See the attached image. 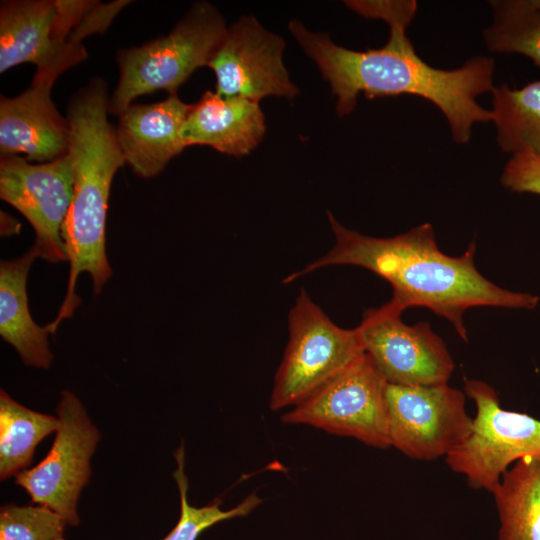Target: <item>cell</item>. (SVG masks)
I'll list each match as a JSON object with an SVG mask.
<instances>
[{
    "label": "cell",
    "instance_id": "1",
    "mask_svg": "<svg viewBox=\"0 0 540 540\" xmlns=\"http://www.w3.org/2000/svg\"><path fill=\"white\" fill-rule=\"evenodd\" d=\"M288 29L328 81L339 117L353 111L359 94L368 99L408 94L434 104L459 144L471 139L476 123L492 121L491 110L477 102L479 95L495 87L492 57L475 56L459 68L445 70L427 64L416 53L404 27H390L383 47L365 51L339 46L327 34L312 32L296 19Z\"/></svg>",
    "mask_w": 540,
    "mask_h": 540
},
{
    "label": "cell",
    "instance_id": "2",
    "mask_svg": "<svg viewBox=\"0 0 540 540\" xmlns=\"http://www.w3.org/2000/svg\"><path fill=\"white\" fill-rule=\"evenodd\" d=\"M335 244L324 256L284 278L288 284L313 271L331 265H353L368 269L387 280L393 294L389 300L404 311L426 307L448 320L465 341L464 314L476 306L534 309L539 297L504 289L484 277L476 268V246L472 242L460 256H449L436 243L430 223L406 233L378 238L344 227L327 212Z\"/></svg>",
    "mask_w": 540,
    "mask_h": 540
},
{
    "label": "cell",
    "instance_id": "3",
    "mask_svg": "<svg viewBox=\"0 0 540 540\" xmlns=\"http://www.w3.org/2000/svg\"><path fill=\"white\" fill-rule=\"evenodd\" d=\"M108 89L101 77H93L70 98L67 154L73 172V197L62 226V239L69 262L64 300L55 319L46 325L54 334L60 323L71 318L81 303L76 293L78 277L86 272L93 291L101 292L112 275L106 256L105 229L113 178L125 162L115 126L108 120Z\"/></svg>",
    "mask_w": 540,
    "mask_h": 540
},
{
    "label": "cell",
    "instance_id": "4",
    "mask_svg": "<svg viewBox=\"0 0 540 540\" xmlns=\"http://www.w3.org/2000/svg\"><path fill=\"white\" fill-rule=\"evenodd\" d=\"M228 27L209 2L192 4L166 35L143 45L118 50L119 80L109 98V114L121 115L137 97L178 88L198 68L208 66Z\"/></svg>",
    "mask_w": 540,
    "mask_h": 540
},
{
    "label": "cell",
    "instance_id": "5",
    "mask_svg": "<svg viewBox=\"0 0 540 540\" xmlns=\"http://www.w3.org/2000/svg\"><path fill=\"white\" fill-rule=\"evenodd\" d=\"M288 329L270 397L273 411L308 399L365 354L355 328L336 325L304 289L290 310Z\"/></svg>",
    "mask_w": 540,
    "mask_h": 540
},
{
    "label": "cell",
    "instance_id": "6",
    "mask_svg": "<svg viewBox=\"0 0 540 540\" xmlns=\"http://www.w3.org/2000/svg\"><path fill=\"white\" fill-rule=\"evenodd\" d=\"M464 392L476 406L472 431L445 460L471 488L491 492L518 460H540V419L503 409L496 390L484 381L465 379Z\"/></svg>",
    "mask_w": 540,
    "mask_h": 540
},
{
    "label": "cell",
    "instance_id": "7",
    "mask_svg": "<svg viewBox=\"0 0 540 540\" xmlns=\"http://www.w3.org/2000/svg\"><path fill=\"white\" fill-rule=\"evenodd\" d=\"M56 412L59 426L50 451L38 465L18 473L15 482L34 504L55 512L66 526H77L78 499L92 474L90 459L100 432L69 390L61 392Z\"/></svg>",
    "mask_w": 540,
    "mask_h": 540
},
{
    "label": "cell",
    "instance_id": "8",
    "mask_svg": "<svg viewBox=\"0 0 540 540\" xmlns=\"http://www.w3.org/2000/svg\"><path fill=\"white\" fill-rule=\"evenodd\" d=\"M390 447L405 456L430 461L448 456L473 427L464 393L446 384L386 386Z\"/></svg>",
    "mask_w": 540,
    "mask_h": 540
},
{
    "label": "cell",
    "instance_id": "9",
    "mask_svg": "<svg viewBox=\"0 0 540 540\" xmlns=\"http://www.w3.org/2000/svg\"><path fill=\"white\" fill-rule=\"evenodd\" d=\"M387 382L364 354L314 395L294 406L281 420L306 424L364 444L390 447L386 407Z\"/></svg>",
    "mask_w": 540,
    "mask_h": 540
},
{
    "label": "cell",
    "instance_id": "10",
    "mask_svg": "<svg viewBox=\"0 0 540 540\" xmlns=\"http://www.w3.org/2000/svg\"><path fill=\"white\" fill-rule=\"evenodd\" d=\"M402 313L390 301L364 313L355 330L365 354L388 384L448 383L455 364L444 341L427 322L404 323Z\"/></svg>",
    "mask_w": 540,
    "mask_h": 540
},
{
    "label": "cell",
    "instance_id": "11",
    "mask_svg": "<svg viewBox=\"0 0 540 540\" xmlns=\"http://www.w3.org/2000/svg\"><path fill=\"white\" fill-rule=\"evenodd\" d=\"M68 154L32 164L20 155L0 157V197L18 210L35 232L32 246L47 262L67 261L62 226L73 197Z\"/></svg>",
    "mask_w": 540,
    "mask_h": 540
},
{
    "label": "cell",
    "instance_id": "12",
    "mask_svg": "<svg viewBox=\"0 0 540 540\" xmlns=\"http://www.w3.org/2000/svg\"><path fill=\"white\" fill-rule=\"evenodd\" d=\"M285 41L250 15L228 27L211 58L215 92L222 97L242 96L260 101L266 96L294 99L299 93L283 63Z\"/></svg>",
    "mask_w": 540,
    "mask_h": 540
},
{
    "label": "cell",
    "instance_id": "13",
    "mask_svg": "<svg viewBox=\"0 0 540 540\" xmlns=\"http://www.w3.org/2000/svg\"><path fill=\"white\" fill-rule=\"evenodd\" d=\"M56 0H7L0 5V73L23 63L56 80L85 60L82 44L57 39Z\"/></svg>",
    "mask_w": 540,
    "mask_h": 540
},
{
    "label": "cell",
    "instance_id": "14",
    "mask_svg": "<svg viewBox=\"0 0 540 540\" xmlns=\"http://www.w3.org/2000/svg\"><path fill=\"white\" fill-rule=\"evenodd\" d=\"M54 83L35 73L30 86L19 95H1V155L24 154L27 160L44 163L67 154L69 124L52 100Z\"/></svg>",
    "mask_w": 540,
    "mask_h": 540
},
{
    "label": "cell",
    "instance_id": "15",
    "mask_svg": "<svg viewBox=\"0 0 540 540\" xmlns=\"http://www.w3.org/2000/svg\"><path fill=\"white\" fill-rule=\"evenodd\" d=\"M191 106L174 94L152 104H131L118 116L116 137L136 175L157 176L186 148L181 131Z\"/></svg>",
    "mask_w": 540,
    "mask_h": 540
},
{
    "label": "cell",
    "instance_id": "16",
    "mask_svg": "<svg viewBox=\"0 0 540 540\" xmlns=\"http://www.w3.org/2000/svg\"><path fill=\"white\" fill-rule=\"evenodd\" d=\"M265 132V117L258 101L242 96L222 97L208 90L192 104L181 136L186 147L207 145L242 157L262 141Z\"/></svg>",
    "mask_w": 540,
    "mask_h": 540
},
{
    "label": "cell",
    "instance_id": "17",
    "mask_svg": "<svg viewBox=\"0 0 540 540\" xmlns=\"http://www.w3.org/2000/svg\"><path fill=\"white\" fill-rule=\"evenodd\" d=\"M37 257L31 247L24 255L0 264V335L18 352L25 365L47 369L53 361L46 326L32 318L27 278Z\"/></svg>",
    "mask_w": 540,
    "mask_h": 540
},
{
    "label": "cell",
    "instance_id": "18",
    "mask_svg": "<svg viewBox=\"0 0 540 540\" xmlns=\"http://www.w3.org/2000/svg\"><path fill=\"white\" fill-rule=\"evenodd\" d=\"M498 540H540V460L515 462L492 489Z\"/></svg>",
    "mask_w": 540,
    "mask_h": 540
},
{
    "label": "cell",
    "instance_id": "19",
    "mask_svg": "<svg viewBox=\"0 0 540 540\" xmlns=\"http://www.w3.org/2000/svg\"><path fill=\"white\" fill-rule=\"evenodd\" d=\"M491 93L500 148L511 154L530 151L540 156V79L520 89L503 83Z\"/></svg>",
    "mask_w": 540,
    "mask_h": 540
},
{
    "label": "cell",
    "instance_id": "20",
    "mask_svg": "<svg viewBox=\"0 0 540 540\" xmlns=\"http://www.w3.org/2000/svg\"><path fill=\"white\" fill-rule=\"evenodd\" d=\"M57 416L31 410L0 392V479L16 476L31 463L41 440L56 432Z\"/></svg>",
    "mask_w": 540,
    "mask_h": 540
},
{
    "label": "cell",
    "instance_id": "21",
    "mask_svg": "<svg viewBox=\"0 0 540 540\" xmlns=\"http://www.w3.org/2000/svg\"><path fill=\"white\" fill-rule=\"evenodd\" d=\"M493 21L483 31L486 47L495 53H517L540 68V8L530 0H491Z\"/></svg>",
    "mask_w": 540,
    "mask_h": 540
},
{
    "label": "cell",
    "instance_id": "22",
    "mask_svg": "<svg viewBox=\"0 0 540 540\" xmlns=\"http://www.w3.org/2000/svg\"><path fill=\"white\" fill-rule=\"evenodd\" d=\"M177 469L173 477L177 482L181 509L180 517L175 527L162 540H196L201 532L212 525L236 517L247 516L259 506L262 500L256 494H250L236 507L223 510L219 502H213L202 507L192 506L187 498L188 478L184 472V448L181 445L175 452Z\"/></svg>",
    "mask_w": 540,
    "mask_h": 540
},
{
    "label": "cell",
    "instance_id": "23",
    "mask_svg": "<svg viewBox=\"0 0 540 540\" xmlns=\"http://www.w3.org/2000/svg\"><path fill=\"white\" fill-rule=\"evenodd\" d=\"M65 526L59 515L44 506L10 503L0 509V540H54Z\"/></svg>",
    "mask_w": 540,
    "mask_h": 540
},
{
    "label": "cell",
    "instance_id": "24",
    "mask_svg": "<svg viewBox=\"0 0 540 540\" xmlns=\"http://www.w3.org/2000/svg\"><path fill=\"white\" fill-rule=\"evenodd\" d=\"M500 182L513 192L540 195V156L530 151L512 154Z\"/></svg>",
    "mask_w": 540,
    "mask_h": 540
},
{
    "label": "cell",
    "instance_id": "25",
    "mask_svg": "<svg viewBox=\"0 0 540 540\" xmlns=\"http://www.w3.org/2000/svg\"><path fill=\"white\" fill-rule=\"evenodd\" d=\"M345 4L369 19H381L390 27H404L410 24L417 11V2L404 1H345Z\"/></svg>",
    "mask_w": 540,
    "mask_h": 540
},
{
    "label": "cell",
    "instance_id": "26",
    "mask_svg": "<svg viewBox=\"0 0 540 540\" xmlns=\"http://www.w3.org/2000/svg\"><path fill=\"white\" fill-rule=\"evenodd\" d=\"M531 3L536 6L537 8H540V0H530Z\"/></svg>",
    "mask_w": 540,
    "mask_h": 540
},
{
    "label": "cell",
    "instance_id": "27",
    "mask_svg": "<svg viewBox=\"0 0 540 540\" xmlns=\"http://www.w3.org/2000/svg\"><path fill=\"white\" fill-rule=\"evenodd\" d=\"M54 540H65V539L63 538V535L60 534V535L57 536Z\"/></svg>",
    "mask_w": 540,
    "mask_h": 540
}]
</instances>
